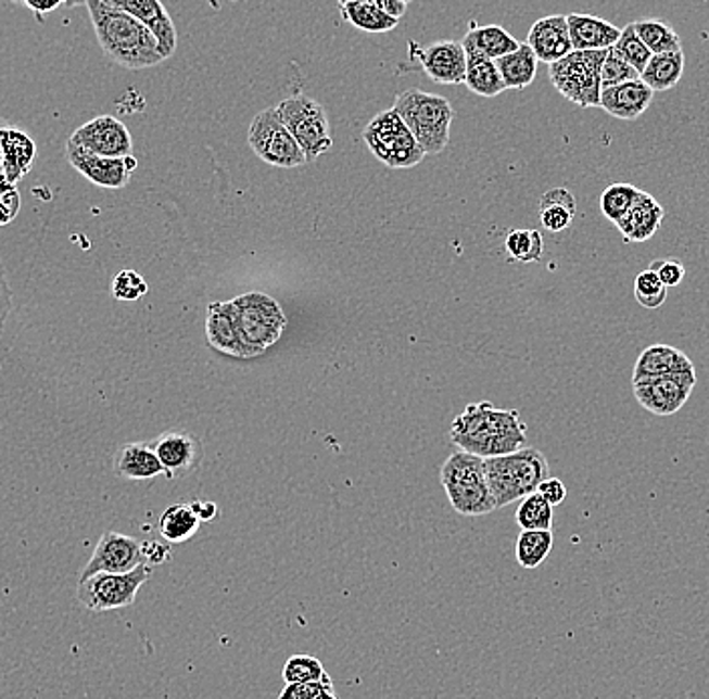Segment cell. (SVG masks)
Segmentation results:
<instances>
[{"mask_svg": "<svg viewBox=\"0 0 709 699\" xmlns=\"http://www.w3.org/2000/svg\"><path fill=\"white\" fill-rule=\"evenodd\" d=\"M685 71V55L683 51L678 53H663L654 55L647 69L643 71L641 81L655 91H669L682 81Z\"/></svg>", "mask_w": 709, "mask_h": 699, "instance_id": "cell-30", "label": "cell"}, {"mask_svg": "<svg viewBox=\"0 0 709 699\" xmlns=\"http://www.w3.org/2000/svg\"><path fill=\"white\" fill-rule=\"evenodd\" d=\"M252 152L263 162L277 168H299L306 164V155L291 131L280 122L277 107L258 113L249 129Z\"/></svg>", "mask_w": 709, "mask_h": 699, "instance_id": "cell-11", "label": "cell"}, {"mask_svg": "<svg viewBox=\"0 0 709 699\" xmlns=\"http://www.w3.org/2000/svg\"><path fill=\"white\" fill-rule=\"evenodd\" d=\"M277 112L280 122L291 131L292 138L305 152L306 162H313L331 150L333 136H331L329 119L322 105L315 99L306 96L284 99L277 107Z\"/></svg>", "mask_w": 709, "mask_h": 699, "instance_id": "cell-9", "label": "cell"}, {"mask_svg": "<svg viewBox=\"0 0 709 699\" xmlns=\"http://www.w3.org/2000/svg\"><path fill=\"white\" fill-rule=\"evenodd\" d=\"M696 371L694 361L678 347L657 343L641 351L640 359L633 369V383L640 379L666 378Z\"/></svg>", "mask_w": 709, "mask_h": 699, "instance_id": "cell-22", "label": "cell"}, {"mask_svg": "<svg viewBox=\"0 0 709 699\" xmlns=\"http://www.w3.org/2000/svg\"><path fill=\"white\" fill-rule=\"evenodd\" d=\"M37 160V143L25 129L13 126L9 129L2 143L0 164L4 169V178L9 182L18 183L27 176Z\"/></svg>", "mask_w": 709, "mask_h": 699, "instance_id": "cell-24", "label": "cell"}, {"mask_svg": "<svg viewBox=\"0 0 709 699\" xmlns=\"http://www.w3.org/2000/svg\"><path fill=\"white\" fill-rule=\"evenodd\" d=\"M539 494L543 496L546 503L555 508L558 504L565 503V498H567L569 492H567V486H565L562 480H558V478H546L543 484H541V488H539Z\"/></svg>", "mask_w": 709, "mask_h": 699, "instance_id": "cell-47", "label": "cell"}, {"mask_svg": "<svg viewBox=\"0 0 709 699\" xmlns=\"http://www.w3.org/2000/svg\"><path fill=\"white\" fill-rule=\"evenodd\" d=\"M527 423L516 409H498L490 402L470 404L450 428L456 448L482 460L515 454L527 448Z\"/></svg>", "mask_w": 709, "mask_h": 699, "instance_id": "cell-1", "label": "cell"}, {"mask_svg": "<svg viewBox=\"0 0 709 699\" xmlns=\"http://www.w3.org/2000/svg\"><path fill=\"white\" fill-rule=\"evenodd\" d=\"M506 251L518 263H539L544 252L543 234L530 228L512 230L506 237Z\"/></svg>", "mask_w": 709, "mask_h": 699, "instance_id": "cell-38", "label": "cell"}, {"mask_svg": "<svg viewBox=\"0 0 709 699\" xmlns=\"http://www.w3.org/2000/svg\"><path fill=\"white\" fill-rule=\"evenodd\" d=\"M141 552H143V562L150 564L152 569L153 564H164V562L169 560V557H172L169 546L162 545V543H155V541L141 543Z\"/></svg>", "mask_w": 709, "mask_h": 699, "instance_id": "cell-48", "label": "cell"}, {"mask_svg": "<svg viewBox=\"0 0 709 699\" xmlns=\"http://www.w3.org/2000/svg\"><path fill=\"white\" fill-rule=\"evenodd\" d=\"M663 216H666L663 206L651 194L641 192L640 200L617 228L625 238V242H645L655 237Z\"/></svg>", "mask_w": 709, "mask_h": 699, "instance_id": "cell-25", "label": "cell"}, {"mask_svg": "<svg viewBox=\"0 0 709 699\" xmlns=\"http://www.w3.org/2000/svg\"><path fill=\"white\" fill-rule=\"evenodd\" d=\"M200 524H202V520L195 517L192 504L180 503L172 504L164 510V514L157 522V529L166 543L181 545V543H188L190 538H194L195 532L200 531Z\"/></svg>", "mask_w": 709, "mask_h": 699, "instance_id": "cell-29", "label": "cell"}, {"mask_svg": "<svg viewBox=\"0 0 709 699\" xmlns=\"http://www.w3.org/2000/svg\"><path fill=\"white\" fill-rule=\"evenodd\" d=\"M635 298L643 308L663 307L668 301V287H663L651 268L641 270L635 279Z\"/></svg>", "mask_w": 709, "mask_h": 699, "instance_id": "cell-41", "label": "cell"}, {"mask_svg": "<svg viewBox=\"0 0 709 699\" xmlns=\"http://www.w3.org/2000/svg\"><path fill=\"white\" fill-rule=\"evenodd\" d=\"M67 162L91 183L107 190H122L129 183L131 171L138 168V160L129 157H101L89 154L67 141Z\"/></svg>", "mask_w": 709, "mask_h": 699, "instance_id": "cell-15", "label": "cell"}, {"mask_svg": "<svg viewBox=\"0 0 709 699\" xmlns=\"http://www.w3.org/2000/svg\"><path fill=\"white\" fill-rule=\"evenodd\" d=\"M376 4L383 13L391 16V18H395V21H400L407 11V2H404V0H376Z\"/></svg>", "mask_w": 709, "mask_h": 699, "instance_id": "cell-51", "label": "cell"}, {"mask_svg": "<svg viewBox=\"0 0 709 699\" xmlns=\"http://www.w3.org/2000/svg\"><path fill=\"white\" fill-rule=\"evenodd\" d=\"M567 23L572 51H609L621 37V28L595 14L572 13Z\"/></svg>", "mask_w": 709, "mask_h": 699, "instance_id": "cell-21", "label": "cell"}, {"mask_svg": "<svg viewBox=\"0 0 709 699\" xmlns=\"http://www.w3.org/2000/svg\"><path fill=\"white\" fill-rule=\"evenodd\" d=\"M393 112L402 117L423 154L444 152L454 119V110L447 99L421 89H407L395 98Z\"/></svg>", "mask_w": 709, "mask_h": 699, "instance_id": "cell-4", "label": "cell"}, {"mask_svg": "<svg viewBox=\"0 0 709 699\" xmlns=\"http://www.w3.org/2000/svg\"><path fill=\"white\" fill-rule=\"evenodd\" d=\"M577 200L567 188H553L541 200V223L548 232H562L572 225Z\"/></svg>", "mask_w": 709, "mask_h": 699, "instance_id": "cell-31", "label": "cell"}, {"mask_svg": "<svg viewBox=\"0 0 709 699\" xmlns=\"http://www.w3.org/2000/svg\"><path fill=\"white\" fill-rule=\"evenodd\" d=\"M244 359L263 355L279 341L287 317L279 303L265 293H249L230 301Z\"/></svg>", "mask_w": 709, "mask_h": 699, "instance_id": "cell-6", "label": "cell"}, {"mask_svg": "<svg viewBox=\"0 0 709 699\" xmlns=\"http://www.w3.org/2000/svg\"><path fill=\"white\" fill-rule=\"evenodd\" d=\"M325 691H333V679L329 677V673H325L319 682L284 686L279 699H319Z\"/></svg>", "mask_w": 709, "mask_h": 699, "instance_id": "cell-45", "label": "cell"}, {"mask_svg": "<svg viewBox=\"0 0 709 699\" xmlns=\"http://www.w3.org/2000/svg\"><path fill=\"white\" fill-rule=\"evenodd\" d=\"M152 571L150 564H140L131 573L93 574L87 581H79L77 599L93 613L126 609L136 602L140 588L150 581Z\"/></svg>", "mask_w": 709, "mask_h": 699, "instance_id": "cell-10", "label": "cell"}, {"mask_svg": "<svg viewBox=\"0 0 709 699\" xmlns=\"http://www.w3.org/2000/svg\"><path fill=\"white\" fill-rule=\"evenodd\" d=\"M657 275V279L663 282V287L673 289L680 287L683 279H685V266L680 263L678 258H663V260H655L654 265L649 266Z\"/></svg>", "mask_w": 709, "mask_h": 699, "instance_id": "cell-46", "label": "cell"}, {"mask_svg": "<svg viewBox=\"0 0 709 699\" xmlns=\"http://www.w3.org/2000/svg\"><path fill=\"white\" fill-rule=\"evenodd\" d=\"M206 336H208V343L214 350L226 353L230 357L244 359V351H242L240 339H238L230 301L210 305L208 319H206Z\"/></svg>", "mask_w": 709, "mask_h": 699, "instance_id": "cell-27", "label": "cell"}, {"mask_svg": "<svg viewBox=\"0 0 709 699\" xmlns=\"http://www.w3.org/2000/svg\"><path fill=\"white\" fill-rule=\"evenodd\" d=\"M115 474L129 482H143L157 475H166L162 462L157 460L152 444L145 442H131L117 449L113 458Z\"/></svg>", "mask_w": 709, "mask_h": 699, "instance_id": "cell-23", "label": "cell"}, {"mask_svg": "<svg viewBox=\"0 0 709 699\" xmlns=\"http://www.w3.org/2000/svg\"><path fill=\"white\" fill-rule=\"evenodd\" d=\"M615 49L640 75H643V71L647 69V65H649V61L654 56V53L645 47V42L641 41L640 35L635 33L633 23L626 25L625 28H621V37L615 45Z\"/></svg>", "mask_w": 709, "mask_h": 699, "instance_id": "cell-39", "label": "cell"}, {"mask_svg": "<svg viewBox=\"0 0 709 699\" xmlns=\"http://www.w3.org/2000/svg\"><path fill=\"white\" fill-rule=\"evenodd\" d=\"M641 79L640 73L633 69L626 63L623 56L619 55V51L612 47L607 51L603 69H600V81H603V89L609 87H617V85L626 84V81H635Z\"/></svg>", "mask_w": 709, "mask_h": 699, "instance_id": "cell-42", "label": "cell"}, {"mask_svg": "<svg viewBox=\"0 0 709 699\" xmlns=\"http://www.w3.org/2000/svg\"><path fill=\"white\" fill-rule=\"evenodd\" d=\"M635 33L640 35L641 41L654 53V55H663V53H678L682 51V39L675 33V28L669 27L663 21H637L633 23Z\"/></svg>", "mask_w": 709, "mask_h": 699, "instance_id": "cell-35", "label": "cell"}, {"mask_svg": "<svg viewBox=\"0 0 709 699\" xmlns=\"http://www.w3.org/2000/svg\"><path fill=\"white\" fill-rule=\"evenodd\" d=\"M69 143L101 157H129L134 148L126 124L113 115H99L77 127Z\"/></svg>", "mask_w": 709, "mask_h": 699, "instance_id": "cell-14", "label": "cell"}, {"mask_svg": "<svg viewBox=\"0 0 709 699\" xmlns=\"http://www.w3.org/2000/svg\"><path fill=\"white\" fill-rule=\"evenodd\" d=\"M555 508L539 492L530 494L516 510V524L522 531H553Z\"/></svg>", "mask_w": 709, "mask_h": 699, "instance_id": "cell-37", "label": "cell"}, {"mask_svg": "<svg viewBox=\"0 0 709 699\" xmlns=\"http://www.w3.org/2000/svg\"><path fill=\"white\" fill-rule=\"evenodd\" d=\"M343 18L365 33H388L400 21L391 18L376 4V0H349L341 2Z\"/></svg>", "mask_w": 709, "mask_h": 699, "instance_id": "cell-32", "label": "cell"}, {"mask_svg": "<svg viewBox=\"0 0 709 699\" xmlns=\"http://www.w3.org/2000/svg\"><path fill=\"white\" fill-rule=\"evenodd\" d=\"M412 56L421 63V69L431 81L444 85H459L466 81V49L458 41L431 42L428 47H419L409 42Z\"/></svg>", "mask_w": 709, "mask_h": 699, "instance_id": "cell-16", "label": "cell"}, {"mask_svg": "<svg viewBox=\"0 0 709 699\" xmlns=\"http://www.w3.org/2000/svg\"><path fill=\"white\" fill-rule=\"evenodd\" d=\"M464 41L470 42L476 51H480L482 55L492 59V61H498L502 56L510 55L520 47V42L516 41L515 37L506 28L498 27V25L472 28L464 37Z\"/></svg>", "mask_w": 709, "mask_h": 699, "instance_id": "cell-33", "label": "cell"}, {"mask_svg": "<svg viewBox=\"0 0 709 699\" xmlns=\"http://www.w3.org/2000/svg\"><path fill=\"white\" fill-rule=\"evenodd\" d=\"M325 668L319 659L313 656H292L282 668V679L287 686L292 684H308V682H319L325 675Z\"/></svg>", "mask_w": 709, "mask_h": 699, "instance_id": "cell-40", "label": "cell"}, {"mask_svg": "<svg viewBox=\"0 0 709 699\" xmlns=\"http://www.w3.org/2000/svg\"><path fill=\"white\" fill-rule=\"evenodd\" d=\"M553 531H522L516 538V560L522 569H539L553 552Z\"/></svg>", "mask_w": 709, "mask_h": 699, "instance_id": "cell-34", "label": "cell"}, {"mask_svg": "<svg viewBox=\"0 0 709 699\" xmlns=\"http://www.w3.org/2000/svg\"><path fill=\"white\" fill-rule=\"evenodd\" d=\"M0 176H4V169H2V164H0Z\"/></svg>", "mask_w": 709, "mask_h": 699, "instance_id": "cell-55", "label": "cell"}, {"mask_svg": "<svg viewBox=\"0 0 709 699\" xmlns=\"http://www.w3.org/2000/svg\"><path fill=\"white\" fill-rule=\"evenodd\" d=\"M496 67L501 71L506 89H527L536 79L539 59L527 42H520L515 53L496 61Z\"/></svg>", "mask_w": 709, "mask_h": 699, "instance_id": "cell-28", "label": "cell"}, {"mask_svg": "<svg viewBox=\"0 0 709 699\" xmlns=\"http://www.w3.org/2000/svg\"><path fill=\"white\" fill-rule=\"evenodd\" d=\"M319 699H337V696H334V691H325Z\"/></svg>", "mask_w": 709, "mask_h": 699, "instance_id": "cell-54", "label": "cell"}, {"mask_svg": "<svg viewBox=\"0 0 709 699\" xmlns=\"http://www.w3.org/2000/svg\"><path fill=\"white\" fill-rule=\"evenodd\" d=\"M654 98V89H649L641 79H635V81L603 89L598 107L617 119L633 122L640 119L641 115L649 110Z\"/></svg>", "mask_w": 709, "mask_h": 699, "instance_id": "cell-20", "label": "cell"}, {"mask_svg": "<svg viewBox=\"0 0 709 699\" xmlns=\"http://www.w3.org/2000/svg\"><path fill=\"white\" fill-rule=\"evenodd\" d=\"M190 504L194 508L195 517L200 518L202 522L214 520V518L218 517V512H220L218 504L212 503V500H195V503Z\"/></svg>", "mask_w": 709, "mask_h": 699, "instance_id": "cell-50", "label": "cell"}, {"mask_svg": "<svg viewBox=\"0 0 709 699\" xmlns=\"http://www.w3.org/2000/svg\"><path fill=\"white\" fill-rule=\"evenodd\" d=\"M112 2L117 9L136 16L141 25L152 33L155 41L160 42V53L164 59L174 55L178 47V33L162 2L157 0H112Z\"/></svg>", "mask_w": 709, "mask_h": 699, "instance_id": "cell-19", "label": "cell"}, {"mask_svg": "<svg viewBox=\"0 0 709 699\" xmlns=\"http://www.w3.org/2000/svg\"><path fill=\"white\" fill-rule=\"evenodd\" d=\"M640 188L631 186V183H612L609 188H605V192L600 194V212L607 220H611L612 225L617 226L623 218H625L629 211L635 206V202L640 200Z\"/></svg>", "mask_w": 709, "mask_h": 699, "instance_id": "cell-36", "label": "cell"}, {"mask_svg": "<svg viewBox=\"0 0 709 699\" xmlns=\"http://www.w3.org/2000/svg\"><path fill=\"white\" fill-rule=\"evenodd\" d=\"M696 383V371L666 378L640 379L633 383V393L643 409L651 411L654 416L668 418L685 406Z\"/></svg>", "mask_w": 709, "mask_h": 699, "instance_id": "cell-12", "label": "cell"}, {"mask_svg": "<svg viewBox=\"0 0 709 699\" xmlns=\"http://www.w3.org/2000/svg\"><path fill=\"white\" fill-rule=\"evenodd\" d=\"M157 460L166 470L167 480H176L192 474L202 458L200 442L194 435L183 432H166L152 442Z\"/></svg>", "mask_w": 709, "mask_h": 699, "instance_id": "cell-17", "label": "cell"}, {"mask_svg": "<svg viewBox=\"0 0 709 699\" xmlns=\"http://www.w3.org/2000/svg\"><path fill=\"white\" fill-rule=\"evenodd\" d=\"M484 472L496 508H504L539 492L548 478V462L541 449L522 448L484 460Z\"/></svg>", "mask_w": 709, "mask_h": 699, "instance_id": "cell-3", "label": "cell"}, {"mask_svg": "<svg viewBox=\"0 0 709 699\" xmlns=\"http://www.w3.org/2000/svg\"><path fill=\"white\" fill-rule=\"evenodd\" d=\"M85 9L89 11L103 53L112 56L117 65L148 69L166 61L152 33L136 16L117 9L112 0H87Z\"/></svg>", "mask_w": 709, "mask_h": 699, "instance_id": "cell-2", "label": "cell"}, {"mask_svg": "<svg viewBox=\"0 0 709 699\" xmlns=\"http://www.w3.org/2000/svg\"><path fill=\"white\" fill-rule=\"evenodd\" d=\"M363 140L388 168H414L426 157L412 131L393 110L377 113L365 127Z\"/></svg>", "mask_w": 709, "mask_h": 699, "instance_id": "cell-8", "label": "cell"}, {"mask_svg": "<svg viewBox=\"0 0 709 699\" xmlns=\"http://www.w3.org/2000/svg\"><path fill=\"white\" fill-rule=\"evenodd\" d=\"M112 293L117 301H140L148 294V282L136 270H122L112 282Z\"/></svg>", "mask_w": 709, "mask_h": 699, "instance_id": "cell-43", "label": "cell"}, {"mask_svg": "<svg viewBox=\"0 0 709 699\" xmlns=\"http://www.w3.org/2000/svg\"><path fill=\"white\" fill-rule=\"evenodd\" d=\"M27 9H30L33 13L37 14L39 18H42L45 14L53 13V11H56L63 2H23Z\"/></svg>", "mask_w": 709, "mask_h": 699, "instance_id": "cell-52", "label": "cell"}, {"mask_svg": "<svg viewBox=\"0 0 709 699\" xmlns=\"http://www.w3.org/2000/svg\"><path fill=\"white\" fill-rule=\"evenodd\" d=\"M11 124H7V122H0V157H2V143H4V138H7V134H9V129H11Z\"/></svg>", "mask_w": 709, "mask_h": 699, "instance_id": "cell-53", "label": "cell"}, {"mask_svg": "<svg viewBox=\"0 0 709 699\" xmlns=\"http://www.w3.org/2000/svg\"><path fill=\"white\" fill-rule=\"evenodd\" d=\"M11 307H13V293L9 289V282H7V277H4V268H2V263H0V333L4 329V321L11 313Z\"/></svg>", "mask_w": 709, "mask_h": 699, "instance_id": "cell-49", "label": "cell"}, {"mask_svg": "<svg viewBox=\"0 0 709 699\" xmlns=\"http://www.w3.org/2000/svg\"><path fill=\"white\" fill-rule=\"evenodd\" d=\"M21 206H23V200H21L18 186L9 182L4 176H0V228L16 220Z\"/></svg>", "mask_w": 709, "mask_h": 699, "instance_id": "cell-44", "label": "cell"}, {"mask_svg": "<svg viewBox=\"0 0 709 699\" xmlns=\"http://www.w3.org/2000/svg\"><path fill=\"white\" fill-rule=\"evenodd\" d=\"M607 51H572L569 56L548 67V77L562 98L588 110L600 105L603 81L600 69Z\"/></svg>", "mask_w": 709, "mask_h": 699, "instance_id": "cell-7", "label": "cell"}, {"mask_svg": "<svg viewBox=\"0 0 709 699\" xmlns=\"http://www.w3.org/2000/svg\"><path fill=\"white\" fill-rule=\"evenodd\" d=\"M440 480L459 517H486L496 510L482 458L461 449L454 452L442 466Z\"/></svg>", "mask_w": 709, "mask_h": 699, "instance_id": "cell-5", "label": "cell"}, {"mask_svg": "<svg viewBox=\"0 0 709 699\" xmlns=\"http://www.w3.org/2000/svg\"><path fill=\"white\" fill-rule=\"evenodd\" d=\"M143 562L141 543L134 536H127L122 532H105L99 538L98 546L91 555L89 562L85 564L84 573L79 581H87L89 576L99 573L126 574L136 571Z\"/></svg>", "mask_w": 709, "mask_h": 699, "instance_id": "cell-13", "label": "cell"}, {"mask_svg": "<svg viewBox=\"0 0 709 699\" xmlns=\"http://www.w3.org/2000/svg\"><path fill=\"white\" fill-rule=\"evenodd\" d=\"M461 45L466 49V59H468L464 85L480 98H498L502 91H506V85L502 81L496 61L476 51L468 41H461Z\"/></svg>", "mask_w": 709, "mask_h": 699, "instance_id": "cell-26", "label": "cell"}, {"mask_svg": "<svg viewBox=\"0 0 709 699\" xmlns=\"http://www.w3.org/2000/svg\"><path fill=\"white\" fill-rule=\"evenodd\" d=\"M527 45L534 51L539 63H546L548 67L569 56L572 53V42L567 16L550 14L536 21L530 28Z\"/></svg>", "mask_w": 709, "mask_h": 699, "instance_id": "cell-18", "label": "cell"}]
</instances>
